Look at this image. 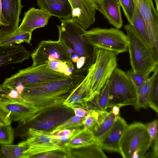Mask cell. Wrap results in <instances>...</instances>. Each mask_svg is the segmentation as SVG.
<instances>
[{"label":"cell","mask_w":158,"mask_h":158,"mask_svg":"<svg viewBox=\"0 0 158 158\" xmlns=\"http://www.w3.org/2000/svg\"><path fill=\"white\" fill-rule=\"evenodd\" d=\"M85 77L73 74L49 82L24 86L21 100L34 107L40 114L49 109L63 105L65 100Z\"/></svg>","instance_id":"1"},{"label":"cell","mask_w":158,"mask_h":158,"mask_svg":"<svg viewBox=\"0 0 158 158\" xmlns=\"http://www.w3.org/2000/svg\"><path fill=\"white\" fill-rule=\"evenodd\" d=\"M60 20V25L57 26L59 38L67 47L72 50V54H75L79 57V61L74 69V73H86L94 62L95 48L86 37V30L72 18Z\"/></svg>","instance_id":"2"},{"label":"cell","mask_w":158,"mask_h":158,"mask_svg":"<svg viewBox=\"0 0 158 158\" xmlns=\"http://www.w3.org/2000/svg\"><path fill=\"white\" fill-rule=\"evenodd\" d=\"M124 29L127 38V49L132 70L148 77L158 67V59L152 48L129 24Z\"/></svg>","instance_id":"3"},{"label":"cell","mask_w":158,"mask_h":158,"mask_svg":"<svg viewBox=\"0 0 158 158\" xmlns=\"http://www.w3.org/2000/svg\"><path fill=\"white\" fill-rule=\"evenodd\" d=\"M117 55L111 51L95 48L94 62L86 75L93 99L99 93L117 68Z\"/></svg>","instance_id":"4"},{"label":"cell","mask_w":158,"mask_h":158,"mask_svg":"<svg viewBox=\"0 0 158 158\" xmlns=\"http://www.w3.org/2000/svg\"><path fill=\"white\" fill-rule=\"evenodd\" d=\"M152 143L145 124L134 122L128 125L120 139V154L124 158H144Z\"/></svg>","instance_id":"5"},{"label":"cell","mask_w":158,"mask_h":158,"mask_svg":"<svg viewBox=\"0 0 158 158\" xmlns=\"http://www.w3.org/2000/svg\"><path fill=\"white\" fill-rule=\"evenodd\" d=\"M109 94L108 107L114 106L121 107L132 105L135 106L136 90L126 72L116 68L108 80Z\"/></svg>","instance_id":"6"},{"label":"cell","mask_w":158,"mask_h":158,"mask_svg":"<svg viewBox=\"0 0 158 158\" xmlns=\"http://www.w3.org/2000/svg\"><path fill=\"white\" fill-rule=\"evenodd\" d=\"M47 63L20 70L5 79L2 85L8 89L19 84L30 85L54 81L68 76L47 68Z\"/></svg>","instance_id":"7"},{"label":"cell","mask_w":158,"mask_h":158,"mask_svg":"<svg viewBox=\"0 0 158 158\" xmlns=\"http://www.w3.org/2000/svg\"><path fill=\"white\" fill-rule=\"evenodd\" d=\"M25 140L18 143L27 146L25 158H33L35 156L47 152L60 151L65 153L69 150L51 133V131L40 129L30 128L27 131Z\"/></svg>","instance_id":"8"},{"label":"cell","mask_w":158,"mask_h":158,"mask_svg":"<svg viewBox=\"0 0 158 158\" xmlns=\"http://www.w3.org/2000/svg\"><path fill=\"white\" fill-rule=\"evenodd\" d=\"M85 34L95 48L106 49L117 55L128 51L127 36L119 29L95 27L86 30Z\"/></svg>","instance_id":"9"},{"label":"cell","mask_w":158,"mask_h":158,"mask_svg":"<svg viewBox=\"0 0 158 158\" xmlns=\"http://www.w3.org/2000/svg\"><path fill=\"white\" fill-rule=\"evenodd\" d=\"M30 56L32 59V66H33L55 60H61L74 66L68 48L59 38L57 41H41Z\"/></svg>","instance_id":"10"},{"label":"cell","mask_w":158,"mask_h":158,"mask_svg":"<svg viewBox=\"0 0 158 158\" xmlns=\"http://www.w3.org/2000/svg\"><path fill=\"white\" fill-rule=\"evenodd\" d=\"M72 8L71 18L86 30L95 20L98 7L94 0H69Z\"/></svg>","instance_id":"11"},{"label":"cell","mask_w":158,"mask_h":158,"mask_svg":"<svg viewBox=\"0 0 158 158\" xmlns=\"http://www.w3.org/2000/svg\"><path fill=\"white\" fill-rule=\"evenodd\" d=\"M146 22L152 49L158 59V14L152 0H141L138 6Z\"/></svg>","instance_id":"12"},{"label":"cell","mask_w":158,"mask_h":158,"mask_svg":"<svg viewBox=\"0 0 158 158\" xmlns=\"http://www.w3.org/2000/svg\"><path fill=\"white\" fill-rule=\"evenodd\" d=\"M1 98L0 105L9 113L12 121L23 122L36 119L40 115L34 107L20 100Z\"/></svg>","instance_id":"13"},{"label":"cell","mask_w":158,"mask_h":158,"mask_svg":"<svg viewBox=\"0 0 158 158\" xmlns=\"http://www.w3.org/2000/svg\"><path fill=\"white\" fill-rule=\"evenodd\" d=\"M126 121L119 115L110 129L104 135L96 140V143L102 149L120 154V139L128 126Z\"/></svg>","instance_id":"14"},{"label":"cell","mask_w":158,"mask_h":158,"mask_svg":"<svg viewBox=\"0 0 158 158\" xmlns=\"http://www.w3.org/2000/svg\"><path fill=\"white\" fill-rule=\"evenodd\" d=\"M51 15L46 10L41 9L30 8L24 13L20 26L15 30L19 33L29 32L46 26Z\"/></svg>","instance_id":"15"},{"label":"cell","mask_w":158,"mask_h":158,"mask_svg":"<svg viewBox=\"0 0 158 158\" xmlns=\"http://www.w3.org/2000/svg\"><path fill=\"white\" fill-rule=\"evenodd\" d=\"M30 54L22 44L0 45V67L21 63L29 59Z\"/></svg>","instance_id":"16"},{"label":"cell","mask_w":158,"mask_h":158,"mask_svg":"<svg viewBox=\"0 0 158 158\" xmlns=\"http://www.w3.org/2000/svg\"><path fill=\"white\" fill-rule=\"evenodd\" d=\"M99 10L109 24L119 29L123 26L121 6L118 0H97L95 1Z\"/></svg>","instance_id":"17"},{"label":"cell","mask_w":158,"mask_h":158,"mask_svg":"<svg viewBox=\"0 0 158 158\" xmlns=\"http://www.w3.org/2000/svg\"><path fill=\"white\" fill-rule=\"evenodd\" d=\"M3 15L7 22L8 27L4 33H8L18 27L19 16L23 6L21 0H1Z\"/></svg>","instance_id":"18"},{"label":"cell","mask_w":158,"mask_h":158,"mask_svg":"<svg viewBox=\"0 0 158 158\" xmlns=\"http://www.w3.org/2000/svg\"><path fill=\"white\" fill-rule=\"evenodd\" d=\"M37 5L60 19L71 18L72 8L69 0H37Z\"/></svg>","instance_id":"19"},{"label":"cell","mask_w":158,"mask_h":158,"mask_svg":"<svg viewBox=\"0 0 158 158\" xmlns=\"http://www.w3.org/2000/svg\"><path fill=\"white\" fill-rule=\"evenodd\" d=\"M96 143L93 131L84 127L77 131L63 145L69 149L86 147Z\"/></svg>","instance_id":"20"},{"label":"cell","mask_w":158,"mask_h":158,"mask_svg":"<svg viewBox=\"0 0 158 158\" xmlns=\"http://www.w3.org/2000/svg\"><path fill=\"white\" fill-rule=\"evenodd\" d=\"M152 75L148 77L145 84L137 91L136 104L135 108L139 110L140 108H147L148 107L149 96L154 82L158 76V67Z\"/></svg>","instance_id":"21"},{"label":"cell","mask_w":158,"mask_h":158,"mask_svg":"<svg viewBox=\"0 0 158 158\" xmlns=\"http://www.w3.org/2000/svg\"><path fill=\"white\" fill-rule=\"evenodd\" d=\"M131 24L139 35L152 48L146 22L136 4Z\"/></svg>","instance_id":"22"},{"label":"cell","mask_w":158,"mask_h":158,"mask_svg":"<svg viewBox=\"0 0 158 158\" xmlns=\"http://www.w3.org/2000/svg\"><path fill=\"white\" fill-rule=\"evenodd\" d=\"M32 34L29 32L19 33L15 31L8 33L0 31V45L20 44L23 42L31 45Z\"/></svg>","instance_id":"23"},{"label":"cell","mask_w":158,"mask_h":158,"mask_svg":"<svg viewBox=\"0 0 158 158\" xmlns=\"http://www.w3.org/2000/svg\"><path fill=\"white\" fill-rule=\"evenodd\" d=\"M28 149L26 146L17 145H2L0 152L6 158H25V152Z\"/></svg>","instance_id":"24"},{"label":"cell","mask_w":158,"mask_h":158,"mask_svg":"<svg viewBox=\"0 0 158 158\" xmlns=\"http://www.w3.org/2000/svg\"><path fill=\"white\" fill-rule=\"evenodd\" d=\"M47 68L56 72L69 76L74 73V67L73 65L59 60L48 61Z\"/></svg>","instance_id":"25"},{"label":"cell","mask_w":158,"mask_h":158,"mask_svg":"<svg viewBox=\"0 0 158 158\" xmlns=\"http://www.w3.org/2000/svg\"><path fill=\"white\" fill-rule=\"evenodd\" d=\"M116 116L111 110L104 120L94 129L93 132L96 140L103 136L110 129L115 121Z\"/></svg>","instance_id":"26"},{"label":"cell","mask_w":158,"mask_h":158,"mask_svg":"<svg viewBox=\"0 0 158 158\" xmlns=\"http://www.w3.org/2000/svg\"><path fill=\"white\" fill-rule=\"evenodd\" d=\"M108 80L99 93L94 98L99 111L106 110L108 108L109 85Z\"/></svg>","instance_id":"27"},{"label":"cell","mask_w":158,"mask_h":158,"mask_svg":"<svg viewBox=\"0 0 158 158\" xmlns=\"http://www.w3.org/2000/svg\"><path fill=\"white\" fill-rule=\"evenodd\" d=\"M15 137L14 129L10 125H0V144H11Z\"/></svg>","instance_id":"28"},{"label":"cell","mask_w":158,"mask_h":158,"mask_svg":"<svg viewBox=\"0 0 158 158\" xmlns=\"http://www.w3.org/2000/svg\"><path fill=\"white\" fill-rule=\"evenodd\" d=\"M126 73L136 92L145 84L149 77L142 73L134 72L132 70L128 71Z\"/></svg>","instance_id":"29"},{"label":"cell","mask_w":158,"mask_h":158,"mask_svg":"<svg viewBox=\"0 0 158 158\" xmlns=\"http://www.w3.org/2000/svg\"><path fill=\"white\" fill-rule=\"evenodd\" d=\"M121 7L129 23L131 24L136 4L134 0H118Z\"/></svg>","instance_id":"30"},{"label":"cell","mask_w":158,"mask_h":158,"mask_svg":"<svg viewBox=\"0 0 158 158\" xmlns=\"http://www.w3.org/2000/svg\"><path fill=\"white\" fill-rule=\"evenodd\" d=\"M148 106L157 113H158V76L152 85L149 97Z\"/></svg>","instance_id":"31"},{"label":"cell","mask_w":158,"mask_h":158,"mask_svg":"<svg viewBox=\"0 0 158 158\" xmlns=\"http://www.w3.org/2000/svg\"><path fill=\"white\" fill-rule=\"evenodd\" d=\"M98 111L90 110L89 113L85 117L82 122L84 127L92 131L98 125Z\"/></svg>","instance_id":"32"},{"label":"cell","mask_w":158,"mask_h":158,"mask_svg":"<svg viewBox=\"0 0 158 158\" xmlns=\"http://www.w3.org/2000/svg\"><path fill=\"white\" fill-rule=\"evenodd\" d=\"M84 118L75 115L61 123L55 128L58 129H69L81 126L83 125L82 122Z\"/></svg>","instance_id":"33"},{"label":"cell","mask_w":158,"mask_h":158,"mask_svg":"<svg viewBox=\"0 0 158 158\" xmlns=\"http://www.w3.org/2000/svg\"><path fill=\"white\" fill-rule=\"evenodd\" d=\"M145 125L149 135L150 141L152 143L153 141L158 138V120L155 119Z\"/></svg>","instance_id":"34"},{"label":"cell","mask_w":158,"mask_h":158,"mask_svg":"<svg viewBox=\"0 0 158 158\" xmlns=\"http://www.w3.org/2000/svg\"><path fill=\"white\" fill-rule=\"evenodd\" d=\"M11 122L9 113L0 104V124L10 125Z\"/></svg>","instance_id":"35"},{"label":"cell","mask_w":158,"mask_h":158,"mask_svg":"<svg viewBox=\"0 0 158 158\" xmlns=\"http://www.w3.org/2000/svg\"><path fill=\"white\" fill-rule=\"evenodd\" d=\"M78 129H58L55 128L52 131H50L51 133L56 136H61L68 135L76 132Z\"/></svg>","instance_id":"36"},{"label":"cell","mask_w":158,"mask_h":158,"mask_svg":"<svg viewBox=\"0 0 158 158\" xmlns=\"http://www.w3.org/2000/svg\"><path fill=\"white\" fill-rule=\"evenodd\" d=\"M9 89L10 91L8 93L1 94L0 95V97L14 100H22L21 95L18 93L15 88H12Z\"/></svg>","instance_id":"37"},{"label":"cell","mask_w":158,"mask_h":158,"mask_svg":"<svg viewBox=\"0 0 158 158\" xmlns=\"http://www.w3.org/2000/svg\"><path fill=\"white\" fill-rule=\"evenodd\" d=\"M0 31L5 32L6 31L8 27V24L7 21L4 17L2 14V4L1 0H0Z\"/></svg>","instance_id":"38"},{"label":"cell","mask_w":158,"mask_h":158,"mask_svg":"<svg viewBox=\"0 0 158 158\" xmlns=\"http://www.w3.org/2000/svg\"><path fill=\"white\" fill-rule=\"evenodd\" d=\"M84 108L81 107H76L73 109L74 110L75 115L85 118L89 112L90 110L86 109L85 110Z\"/></svg>","instance_id":"39"},{"label":"cell","mask_w":158,"mask_h":158,"mask_svg":"<svg viewBox=\"0 0 158 158\" xmlns=\"http://www.w3.org/2000/svg\"><path fill=\"white\" fill-rule=\"evenodd\" d=\"M98 125L101 124L109 114L110 111L106 110L98 111Z\"/></svg>","instance_id":"40"},{"label":"cell","mask_w":158,"mask_h":158,"mask_svg":"<svg viewBox=\"0 0 158 158\" xmlns=\"http://www.w3.org/2000/svg\"><path fill=\"white\" fill-rule=\"evenodd\" d=\"M120 107L117 106H114L111 108L112 113L114 115L117 116L119 114Z\"/></svg>","instance_id":"41"},{"label":"cell","mask_w":158,"mask_h":158,"mask_svg":"<svg viewBox=\"0 0 158 158\" xmlns=\"http://www.w3.org/2000/svg\"><path fill=\"white\" fill-rule=\"evenodd\" d=\"M24 86L23 85L19 84L17 85L15 88L18 93L20 95H21L24 91Z\"/></svg>","instance_id":"42"},{"label":"cell","mask_w":158,"mask_h":158,"mask_svg":"<svg viewBox=\"0 0 158 158\" xmlns=\"http://www.w3.org/2000/svg\"><path fill=\"white\" fill-rule=\"evenodd\" d=\"M0 158H3V156L1 154L0 152Z\"/></svg>","instance_id":"43"},{"label":"cell","mask_w":158,"mask_h":158,"mask_svg":"<svg viewBox=\"0 0 158 158\" xmlns=\"http://www.w3.org/2000/svg\"><path fill=\"white\" fill-rule=\"evenodd\" d=\"M1 98L0 96V103H1Z\"/></svg>","instance_id":"44"},{"label":"cell","mask_w":158,"mask_h":158,"mask_svg":"<svg viewBox=\"0 0 158 158\" xmlns=\"http://www.w3.org/2000/svg\"><path fill=\"white\" fill-rule=\"evenodd\" d=\"M97 0H94V1L95 2V1H96Z\"/></svg>","instance_id":"45"},{"label":"cell","mask_w":158,"mask_h":158,"mask_svg":"<svg viewBox=\"0 0 158 158\" xmlns=\"http://www.w3.org/2000/svg\"><path fill=\"white\" fill-rule=\"evenodd\" d=\"M1 125L0 124V125Z\"/></svg>","instance_id":"46"}]
</instances>
